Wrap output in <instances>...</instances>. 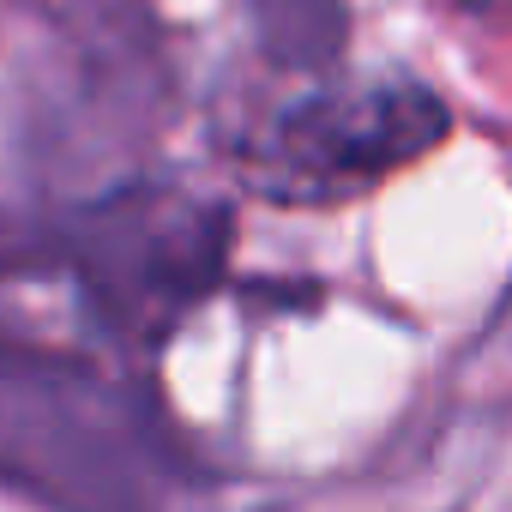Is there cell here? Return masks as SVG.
<instances>
[{"label": "cell", "instance_id": "6da1fadb", "mask_svg": "<svg viewBox=\"0 0 512 512\" xmlns=\"http://www.w3.org/2000/svg\"><path fill=\"white\" fill-rule=\"evenodd\" d=\"M446 133V109L422 85H368V91H326L290 109L272 133V169L278 181H296L302 193H344L362 181H380L386 169L410 163Z\"/></svg>", "mask_w": 512, "mask_h": 512}]
</instances>
